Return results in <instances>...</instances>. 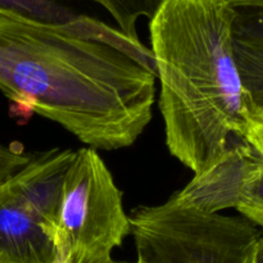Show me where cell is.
Instances as JSON below:
<instances>
[{"label": "cell", "mask_w": 263, "mask_h": 263, "mask_svg": "<svg viewBox=\"0 0 263 263\" xmlns=\"http://www.w3.org/2000/svg\"><path fill=\"white\" fill-rule=\"evenodd\" d=\"M0 90L110 152L133 145L152 121L156 72L110 44L0 13Z\"/></svg>", "instance_id": "obj_1"}, {"label": "cell", "mask_w": 263, "mask_h": 263, "mask_svg": "<svg viewBox=\"0 0 263 263\" xmlns=\"http://www.w3.org/2000/svg\"><path fill=\"white\" fill-rule=\"evenodd\" d=\"M228 0H164L149 21L170 153L200 176L248 148L263 158L258 113L234 55Z\"/></svg>", "instance_id": "obj_2"}, {"label": "cell", "mask_w": 263, "mask_h": 263, "mask_svg": "<svg viewBox=\"0 0 263 263\" xmlns=\"http://www.w3.org/2000/svg\"><path fill=\"white\" fill-rule=\"evenodd\" d=\"M130 234L122 193L102 157L92 148L76 151L51 229L57 257L66 263H110Z\"/></svg>", "instance_id": "obj_3"}, {"label": "cell", "mask_w": 263, "mask_h": 263, "mask_svg": "<svg viewBox=\"0 0 263 263\" xmlns=\"http://www.w3.org/2000/svg\"><path fill=\"white\" fill-rule=\"evenodd\" d=\"M128 218L138 259L145 263H247L263 235L244 217L204 212L174 194L135 208Z\"/></svg>", "instance_id": "obj_4"}, {"label": "cell", "mask_w": 263, "mask_h": 263, "mask_svg": "<svg viewBox=\"0 0 263 263\" xmlns=\"http://www.w3.org/2000/svg\"><path fill=\"white\" fill-rule=\"evenodd\" d=\"M72 149L36 153L0 185V263H53L51 239Z\"/></svg>", "instance_id": "obj_5"}, {"label": "cell", "mask_w": 263, "mask_h": 263, "mask_svg": "<svg viewBox=\"0 0 263 263\" xmlns=\"http://www.w3.org/2000/svg\"><path fill=\"white\" fill-rule=\"evenodd\" d=\"M0 13L22 18L41 25L68 28L92 40L103 41L130 54L154 71L151 49L141 41L133 40L118 28L84 14H77L59 0H0Z\"/></svg>", "instance_id": "obj_6"}, {"label": "cell", "mask_w": 263, "mask_h": 263, "mask_svg": "<svg viewBox=\"0 0 263 263\" xmlns=\"http://www.w3.org/2000/svg\"><path fill=\"white\" fill-rule=\"evenodd\" d=\"M233 46L241 81L256 105L263 98V10L236 9Z\"/></svg>", "instance_id": "obj_7"}, {"label": "cell", "mask_w": 263, "mask_h": 263, "mask_svg": "<svg viewBox=\"0 0 263 263\" xmlns=\"http://www.w3.org/2000/svg\"><path fill=\"white\" fill-rule=\"evenodd\" d=\"M235 208L241 217L263 229V158H257L244 174Z\"/></svg>", "instance_id": "obj_8"}, {"label": "cell", "mask_w": 263, "mask_h": 263, "mask_svg": "<svg viewBox=\"0 0 263 263\" xmlns=\"http://www.w3.org/2000/svg\"><path fill=\"white\" fill-rule=\"evenodd\" d=\"M102 5L117 22L118 30L133 40L140 41L136 33V22L140 17H154L164 0H92Z\"/></svg>", "instance_id": "obj_9"}, {"label": "cell", "mask_w": 263, "mask_h": 263, "mask_svg": "<svg viewBox=\"0 0 263 263\" xmlns=\"http://www.w3.org/2000/svg\"><path fill=\"white\" fill-rule=\"evenodd\" d=\"M32 156L26 153L20 145L7 146L0 144V185L25 167L32 159Z\"/></svg>", "instance_id": "obj_10"}, {"label": "cell", "mask_w": 263, "mask_h": 263, "mask_svg": "<svg viewBox=\"0 0 263 263\" xmlns=\"http://www.w3.org/2000/svg\"><path fill=\"white\" fill-rule=\"evenodd\" d=\"M247 263H263V235L259 236L258 240L254 243Z\"/></svg>", "instance_id": "obj_11"}, {"label": "cell", "mask_w": 263, "mask_h": 263, "mask_svg": "<svg viewBox=\"0 0 263 263\" xmlns=\"http://www.w3.org/2000/svg\"><path fill=\"white\" fill-rule=\"evenodd\" d=\"M256 109H257V113H258V120H259V125H261V133L263 136V98L256 103Z\"/></svg>", "instance_id": "obj_12"}, {"label": "cell", "mask_w": 263, "mask_h": 263, "mask_svg": "<svg viewBox=\"0 0 263 263\" xmlns=\"http://www.w3.org/2000/svg\"><path fill=\"white\" fill-rule=\"evenodd\" d=\"M53 263H66L64 261H62V259H59L58 257H55V261H54Z\"/></svg>", "instance_id": "obj_13"}, {"label": "cell", "mask_w": 263, "mask_h": 263, "mask_svg": "<svg viewBox=\"0 0 263 263\" xmlns=\"http://www.w3.org/2000/svg\"><path fill=\"white\" fill-rule=\"evenodd\" d=\"M110 263H120V262H115V261H112ZM134 263H145V262H143V261H139V259H136V262H134Z\"/></svg>", "instance_id": "obj_14"}]
</instances>
